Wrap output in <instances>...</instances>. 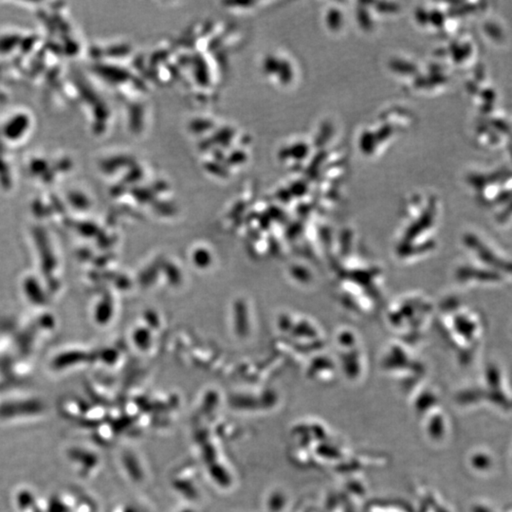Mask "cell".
Wrapping results in <instances>:
<instances>
[{"instance_id":"1","label":"cell","mask_w":512,"mask_h":512,"mask_svg":"<svg viewBox=\"0 0 512 512\" xmlns=\"http://www.w3.org/2000/svg\"><path fill=\"white\" fill-rule=\"evenodd\" d=\"M335 293L339 305L354 316L373 315L385 294V270L359 244L353 231L338 236Z\"/></svg>"},{"instance_id":"3","label":"cell","mask_w":512,"mask_h":512,"mask_svg":"<svg viewBox=\"0 0 512 512\" xmlns=\"http://www.w3.org/2000/svg\"><path fill=\"white\" fill-rule=\"evenodd\" d=\"M462 258L453 271L461 288H496L511 281V257L487 236L476 231L462 234Z\"/></svg>"},{"instance_id":"4","label":"cell","mask_w":512,"mask_h":512,"mask_svg":"<svg viewBox=\"0 0 512 512\" xmlns=\"http://www.w3.org/2000/svg\"><path fill=\"white\" fill-rule=\"evenodd\" d=\"M437 202L410 200L404 208L395 236L392 254L399 264L424 261L439 245L440 216Z\"/></svg>"},{"instance_id":"5","label":"cell","mask_w":512,"mask_h":512,"mask_svg":"<svg viewBox=\"0 0 512 512\" xmlns=\"http://www.w3.org/2000/svg\"><path fill=\"white\" fill-rule=\"evenodd\" d=\"M436 308L433 300L422 291L400 294L386 305V328L393 339L417 348L433 328Z\"/></svg>"},{"instance_id":"7","label":"cell","mask_w":512,"mask_h":512,"mask_svg":"<svg viewBox=\"0 0 512 512\" xmlns=\"http://www.w3.org/2000/svg\"><path fill=\"white\" fill-rule=\"evenodd\" d=\"M382 370L386 373L395 375H422L425 371V362L417 350V348L397 340H392L383 351L382 362Z\"/></svg>"},{"instance_id":"6","label":"cell","mask_w":512,"mask_h":512,"mask_svg":"<svg viewBox=\"0 0 512 512\" xmlns=\"http://www.w3.org/2000/svg\"><path fill=\"white\" fill-rule=\"evenodd\" d=\"M336 362L343 374L350 379H359L367 367V351L362 336L353 328L343 325L334 336Z\"/></svg>"},{"instance_id":"2","label":"cell","mask_w":512,"mask_h":512,"mask_svg":"<svg viewBox=\"0 0 512 512\" xmlns=\"http://www.w3.org/2000/svg\"><path fill=\"white\" fill-rule=\"evenodd\" d=\"M459 365H471L479 356L488 333L482 311L457 296H449L437 305L434 325Z\"/></svg>"}]
</instances>
